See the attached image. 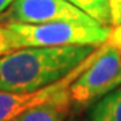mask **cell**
<instances>
[{"instance_id":"cell-9","label":"cell","mask_w":121,"mask_h":121,"mask_svg":"<svg viewBox=\"0 0 121 121\" xmlns=\"http://www.w3.org/2000/svg\"><path fill=\"white\" fill-rule=\"evenodd\" d=\"M13 50L11 40H9V35H8V30L7 26L4 23L0 22V56L5 55Z\"/></svg>"},{"instance_id":"cell-6","label":"cell","mask_w":121,"mask_h":121,"mask_svg":"<svg viewBox=\"0 0 121 121\" xmlns=\"http://www.w3.org/2000/svg\"><path fill=\"white\" fill-rule=\"evenodd\" d=\"M73 109L69 89L62 91L55 98L32 109H28L11 121H66Z\"/></svg>"},{"instance_id":"cell-2","label":"cell","mask_w":121,"mask_h":121,"mask_svg":"<svg viewBox=\"0 0 121 121\" xmlns=\"http://www.w3.org/2000/svg\"><path fill=\"white\" fill-rule=\"evenodd\" d=\"M13 50L23 47L56 46H94L99 47L109 40L112 28L94 19L59 20L40 24L4 23Z\"/></svg>"},{"instance_id":"cell-11","label":"cell","mask_w":121,"mask_h":121,"mask_svg":"<svg viewBox=\"0 0 121 121\" xmlns=\"http://www.w3.org/2000/svg\"><path fill=\"white\" fill-rule=\"evenodd\" d=\"M13 1H15V0H0V13L4 12L5 9L8 8Z\"/></svg>"},{"instance_id":"cell-10","label":"cell","mask_w":121,"mask_h":121,"mask_svg":"<svg viewBox=\"0 0 121 121\" xmlns=\"http://www.w3.org/2000/svg\"><path fill=\"white\" fill-rule=\"evenodd\" d=\"M112 12V26H121V0H108Z\"/></svg>"},{"instance_id":"cell-1","label":"cell","mask_w":121,"mask_h":121,"mask_svg":"<svg viewBox=\"0 0 121 121\" xmlns=\"http://www.w3.org/2000/svg\"><path fill=\"white\" fill-rule=\"evenodd\" d=\"M94 46L23 47L0 56V90L28 91L55 82L94 51Z\"/></svg>"},{"instance_id":"cell-12","label":"cell","mask_w":121,"mask_h":121,"mask_svg":"<svg viewBox=\"0 0 121 121\" xmlns=\"http://www.w3.org/2000/svg\"><path fill=\"white\" fill-rule=\"evenodd\" d=\"M66 121H85V120H81V118H77V117H67Z\"/></svg>"},{"instance_id":"cell-8","label":"cell","mask_w":121,"mask_h":121,"mask_svg":"<svg viewBox=\"0 0 121 121\" xmlns=\"http://www.w3.org/2000/svg\"><path fill=\"white\" fill-rule=\"evenodd\" d=\"M102 26H112V12L108 0H67Z\"/></svg>"},{"instance_id":"cell-7","label":"cell","mask_w":121,"mask_h":121,"mask_svg":"<svg viewBox=\"0 0 121 121\" xmlns=\"http://www.w3.org/2000/svg\"><path fill=\"white\" fill-rule=\"evenodd\" d=\"M87 121H121V87L110 91L90 106Z\"/></svg>"},{"instance_id":"cell-13","label":"cell","mask_w":121,"mask_h":121,"mask_svg":"<svg viewBox=\"0 0 121 121\" xmlns=\"http://www.w3.org/2000/svg\"><path fill=\"white\" fill-rule=\"evenodd\" d=\"M114 46L118 48V51H120V55H121V42H120V43H117V44H114Z\"/></svg>"},{"instance_id":"cell-4","label":"cell","mask_w":121,"mask_h":121,"mask_svg":"<svg viewBox=\"0 0 121 121\" xmlns=\"http://www.w3.org/2000/svg\"><path fill=\"white\" fill-rule=\"evenodd\" d=\"M98 48H95L86 59L73 69L69 74L55 82L50 83L36 90L28 91H3L0 90V121H11L16 116L22 114L28 109H32L40 104H44L55 98L62 91L67 90L70 85L77 79V77L90 65V62L97 55Z\"/></svg>"},{"instance_id":"cell-5","label":"cell","mask_w":121,"mask_h":121,"mask_svg":"<svg viewBox=\"0 0 121 121\" xmlns=\"http://www.w3.org/2000/svg\"><path fill=\"white\" fill-rule=\"evenodd\" d=\"M91 19L67 0H15L0 13L1 23L40 24L59 20Z\"/></svg>"},{"instance_id":"cell-3","label":"cell","mask_w":121,"mask_h":121,"mask_svg":"<svg viewBox=\"0 0 121 121\" xmlns=\"http://www.w3.org/2000/svg\"><path fill=\"white\" fill-rule=\"evenodd\" d=\"M121 85V55L112 43L99 46L90 65L69 87L73 108L87 109Z\"/></svg>"}]
</instances>
